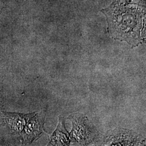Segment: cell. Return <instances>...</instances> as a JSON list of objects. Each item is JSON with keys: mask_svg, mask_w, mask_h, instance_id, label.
<instances>
[{"mask_svg": "<svg viewBox=\"0 0 146 146\" xmlns=\"http://www.w3.org/2000/svg\"><path fill=\"white\" fill-rule=\"evenodd\" d=\"M68 119L73 123V128L69 134L70 145L87 146L99 143L101 135L86 115L76 113L70 115Z\"/></svg>", "mask_w": 146, "mask_h": 146, "instance_id": "6da1fadb", "label": "cell"}, {"mask_svg": "<svg viewBox=\"0 0 146 146\" xmlns=\"http://www.w3.org/2000/svg\"><path fill=\"white\" fill-rule=\"evenodd\" d=\"M100 143L105 146L145 145V139L132 131L117 128L107 132Z\"/></svg>", "mask_w": 146, "mask_h": 146, "instance_id": "7a4b0ae2", "label": "cell"}, {"mask_svg": "<svg viewBox=\"0 0 146 146\" xmlns=\"http://www.w3.org/2000/svg\"><path fill=\"white\" fill-rule=\"evenodd\" d=\"M46 114L44 112H41L36 115L26 123L25 127L26 139L29 142L31 143L38 139L41 134L43 128Z\"/></svg>", "mask_w": 146, "mask_h": 146, "instance_id": "3957f363", "label": "cell"}, {"mask_svg": "<svg viewBox=\"0 0 146 146\" xmlns=\"http://www.w3.org/2000/svg\"><path fill=\"white\" fill-rule=\"evenodd\" d=\"M65 120L62 116H59L56 129L52 134L48 145L50 146H69L70 136L65 127Z\"/></svg>", "mask_w": 146, "mask_h": 146, "instance_id": "277c9868", "label": "cell"}, {"mask_svg": "<svg viewBox=\"0 0 146 146\" xmlns=\"http://www.w3.org/2000/svg\"><path fill=\"white\" fill-rule=\"evenodd\" d=\"M33 115L31 114L23 115L16 113H6L5 120L11 129L16 132H20L26 125L27 121Z\"/></svg>", "mask_w": 146, "mask_h": 146, "instance_id": "5b68a950", "label": "cell"}]
</instances>
